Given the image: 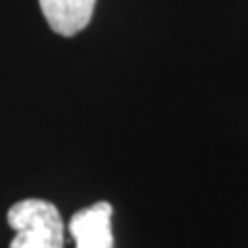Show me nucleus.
Instances as JSON below:
<instances>
[{
	"mask_svg": "<svg viewBox=\"0 0 248 248\" xmlns=\"http://www.w3.org/2000/svg\"><path fill=\"white\" fill-rule=\"evenodd\" d=\"M68 232L77 248H114L112 236V205L106 201L81 209L73 215Z\"/></svg>",
	"mask_w": 248,
	"mask_h": 248,
	"instance_id": "obj_2",
	"label": "nucleus"
},
{
	"mask_svg": "<svg viewBox=\"0 0 248 248\" xmlns=\"http://www.w3.org/2000/svg\"><path fill=\"white\" fill-rule=\"evenodd\" d=\"M6 219L15 230L11 248H64V223L50 201H19L9 209Z\"/></svg>",
	"mask_w": 248,
	"mask_h": 248,
	"instance_id": "obj_1",
	"label": "nucleus"
},
{
	"mask_svg": "<svg viewBox=\"0 0 248 248\" xmlns=\"http://www.w3.org/2000/svg\"><path fill=\"white\" fill-rule=\"evenodd\" d=\"M48 25L60 35L71 37L89 25L95 0H40Z\"/></svg>",
	"mask_w": 248,
	"mask_h": 248,
	"instance_id": "obj_3",
	"label": "nucleus"
}]
</instances>
